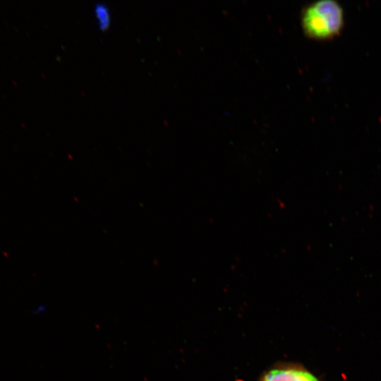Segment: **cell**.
I'll use <instances>...</instances> for the list:
<instances>
[{"instance_id": "7a4b0ae2", "label": "cell", "mask_w": 381, "mask_h": 381, "mask_svg": "<svg viewBox=\"0 0 381 381\" xmlns=\"http://www.w3.org/2000/svg\"><path fill=\"white\" fill-rule=\"evenodd\" d=\"M261 381H319L310 372L296 364L274 366L265 373Z\"/></svg>"}, {"instance_id": "3957f363", "label": "cell", "mask_w": 381, "mask_h": 381, "mask_svg": "<svg viewBox=\"0 0 381 381\" xmlns=\"http://www.w3.org/2000/svg\"><path fill=\"white\" fill-rule=\"evenodd\" d=\"M95 13L99 28H107L110 23V13L107 6L104 4H97L95 7Z\"/></svg>"}, {"instance_id": "6da1fadb", "label": "cell", "mask_w": 381, "mask_h": 381, "mask_svg": "<svg viewBox=\"0 0 381 381\" xmlns=\"http://www.w3.org/2000/svg\"><path fill=\"white\" fill-rule=\"evenodd\" d=\"M301 23L308 38L330 40L340 35L344 28V9L337 1L318 0L303 9Z\"/></svg>"}]
</instances>
